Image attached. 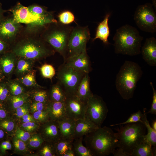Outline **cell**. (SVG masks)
<instances>
[{
    "mask_svg": "<svg viewBox=\"0 0 156 156\" xmlns=\"http://www.w3.org/2000/svg\"><path fill=\"white\" fill-rule=\"evenodd\" d=\"M93 94L90 88V79L89 73H86L78 87L76 95L81 99L87 101Z\"/></svg>",
    "mask_w": 156,
    "mask_h": 156,
    "instance_id": "603a6c76",
    "label": "cell"
},
{
    "mask_svg": "<svg viewBox=\"0 0 156 156\" xmlns=\"http://www.w3.org/2000/svg\"><path fill=\"white\" fill-rule=\"evenodd\" d=\"M143 39L135 27L128 24L124 25L116 30L113 37L114 52L131 56L139 55Z\"/></svg>",
    "mask_w": 156,
    "mask_h": 156,
    "instance_id": "3957f363",
    "label": "cell"
},
{
    "mask_svg": "<svg viewBox=\"0 0 156 156\" xmlns=\"http://www.w3.org/2000/svg\"><path fill=\"white\" fill-rule=\"evenodd\" d=\"M7 135L3 130L0 127V143L7 138Z\"/></svg>",
    "mask_w": 156,
    "mask_h": 156,
    "instance_id": "816d5d0a",
    "label": "cell"
},
{
    "mask_svg": "<svg viewBox=\"0 0 156 156\" xmlns=\"http://www.w3.org/2000/svg\"><path fill=\"white\" fill-rule=\"evenodd\" d=\"M146 108H144L142 120L147 131V133L145 135V140L149 142L152 146L156 147V131L151 127L147 118Z\"/></svg>",
    "mask_w": 156,
    "mask_h": 156,
    "instance_id": "4316f807",
    "label": "cell"
},
{
    "mask_svg": "<svg viewBox=\"0 0 156 156\" xmlns=\"http://www.w3.org/2000/svg\"><path fill=\"white\" fill-rule=\"evenodd\" d=\"M5 11L3 9L1 4L0 3V23L5 18L4 15Z\"/></svg>",
    "mask_w": 156,
    "mask_h": 156,
    "instance_id": "f5cc1de1",
    "label": "cell"
},
{
    "mask_svg": "<svg viewBox=\"0 0 156 156\" xmlns=\"http://www.w3.org/2000/svg\"><path fill=\"white\" fill-rule=\"evenodd\" d=\"M8 11L12 13L13 18L18 23L27 24L30 27H36L37 28L43 29H44L47 26L31 13L27 7L24 6L20 3Z\"/></svg>",
    "mask_w": 156,
    "mask_h": 156,
    "instance_id": "8fae6325",
    "label": "cell"
},
{
    "mask_svg": "<svg viewBox=\"0 0 156 156\" xmlns=\"http://www.w3.org/2000/svg\"><path fill=\"white\" fill-rule=\"evenodd\" d=\"M39 134L44 141L54 143L61 138L58 122L49 120L41 124Z\"/></svg>",
    "mask_w": 156,
    "mask_h": 156,
    "instance_id": "9a60e30c",
    "label": "cell"
},
{
    "mask_svg": "<svg viewBox=\"0 0 156 156\" xmlns=\"http://www.w3.org/2000/svg\"><path fill=\"white\" fill-rule=\"evenodd\" d=\"M83 138H75L72 144V150L75 156H93L89 149L83 144Z\"/></svg>",
    "mask_w": 156,
    "mask_h": 156,
    "instance_id": "83f0119b",
    "label": "cell"
},
{
    "mask_svg": "<svg viewBox=\"0 0 156 156\" xmlns=\"http://www.w3.org/2000/svg\"><path fill=\"white\" fill-rule=\"evenodd\" d=\"M63 156H75L73 150H70L66 153Z\"/></svg>",
    "mask_w": 156,
    "mask_h": 156,
    "instance_id": "db71d44e",
    "label": "cell"
},
{
    "mask_svg": "<svg viewBox=\"0 0 156 156\" xmlns=\"http://www.w3.org/2000/svg\"><path fill=\"white\" fill-rule=\"evenodd\" d=\"M44 140L39 134H36L31 136L28 140V146L31 149L40 148Z\"/></svg>",
    "mask_w": 156,
    "mask_h": 156,
    "instance_id": "74e56055",
    "label": "cell"
},
{
    "mask_svg": "<svg viewBox=\"0 0 156 156\" xmlns=\"http://www.w3.org/2000/svg\"><path fill=\"white\" fill-rule=\"evenodd\" d=\"M146 128L140 122L124 125L116 129L115 133L118 140V147L131 156L135 147L145 140Z\"/></svg>",
    "mask_w": 156,
    "mask_h": 156,
    "instance_id": "8992f818",
    "label": "cell"
},
{
    "mask_svg": "<svg viewBox=\"0 0 156 156\" xmlns=\"http://www.w3.org/2000/svg\"><path fill=\"white\" fill-rule=\"evenodd\" d=\"M150 85L153 91V100L150 110L148 112L151 114H156V90L153 86V83L151 82Z\"/></svg>",
    "mask_w": 156,
    "mask_h": 156,
    "instance_id": "7dc6e473",
    "label": "cell"
},
{
    "mask_svg": "<svg viewBox=\"0 0 156 156\" xmlns=\"http://www.w3.org/2000/svg\"><path fill=\"white\" fill-rule=\"evenodd\" d=\"M7 83H0V103L4 106L10 95Z\"/></svg>",
    "mask_w": 156,
    "mask_h": 156,
    "instance_id": "8d00e7d4",
    "label": "cell"
},
{
    "mask_svg": "<svg viewBox=\"0 0 156 156\" xmlns=\"http://www.w3.org/2000/svg\"><path fill=\"white\" fill-rule=\"evenodd\" d=\"M47 103H44L34 101L30 105L31 112L33 113L38 111H42L47 109Z\"/></svg>",
    "mask_w": 156,
    "mask_h": 156,
    "instance_id": "7bdbcfd3",
    "label": "cell"
},
{
    "mask_svg": "<svg viewBox=\"0 0 156 156\" xmlns=\"http://www.w3.org/2000/svg\"><path fill=\"white\" fill-rule=\"evenodd\" d=\"M143 72L140 66L131 61H125L117 74L115 81L116 89L124 99L132 98L138 81Z\"/></svg>",
    "mask_w": 156,
    "mask_h": 156,
    "instance_id": "7a4b0ae2",
    "label": "cell"
},
{
    "mask_svg": "<svg viewBox=\"0 0 156 156\" xmlns=\"http://www.w3.org/2000/svg\"><path fill=\"white\" fill-rule=\"evenodd\" d=\"M90 38L88 26L81 27L77 25L74 27L68 40L66 58L86 51V44Z\"/></svg>",
    "mask_w": 156,
    "mask_h": 156,
    "instance_id": "ba28073f",
    "label": "cell"
},
{
    "mask_svg": "<svg viewBox=\"0 0 156 156\" xmlns=\"http://www.w3.org/2000/svg\"><path fill=\"white\" fill-rule=\"evenodd\" d=\"M64 63L76 70L85 73H89L92 70L91 61L86 51L67 57Z\"/></svg>",
    "mask_w": 156,
    "mask_h": 156,
    "instance_id": "5bb4252c",
    "label": "cell"
},
{
    "mask_svg": "<svg viewBox=\"0 0 156 156\" xmlns=\"http://www.w3.org/2000/svg\"><path fill=\"white\" fill-rule=\"evenodd\" d=\"M42 77L45 78L52 80L55 74V70L53 66L50 64H45L40 68Z\"/></svg>",
    "mask_w": 156,
    "mask_h": 156,
    "instance_id": "d590c367",
    "label": "cell"
},
{
    "mask_svg": "<svg viewBox=\"0 0 156 156\" xmlns=\"http://www.w3.org/2000/svg\"><path fill=\"white\" fill-rule=\"evenodd\" d=\"M9 116V112L5 106H0V120Z\"/></svg>",
    "mask_w": 156,
    "mask_h": 156,
    "instance_id": "681fc988",
    "label": "cell"
},
{
    "mask_svg": "<svg viewBox=\"0 0 156 156\" xmlns=\"http://www.w3.org/2000/svg\"><path fill=\"white\" fill-rule=\"evenodd\" d=\"M143 59L151 66H156V39L152 37L147 38L141 49Z\"/></svg>",
    "mask_w": 156,
    "mask_h": 156,
    "instance_id": "2e32d148",
    "label": "cell"
},
{
    "mask_svg": "<svg viewBox=\"0 0 156 156\" xmlns=\"http://www.w3.org/2000/svg\"><path fill=\"white\" fill-rule=\"evenodd\" d=\"M33 117L35 120L40 124L50 120L49 112L47 109L34 113Z\"/></svg>",
    "mask_w": 156,
    "mask_h": 156,
    "instance_id": "ab89813d",
    "label": "cell"
},
{
    "mask_svg": "<svg viewBox=\"0 0 156 156\" xmlns=\"http://www.w3.org/2000/svg\"><path fill=\"white\" fill-rule=\"evenodd\" d=\"M86 73L76 70L64 63L59 67L57 82L66 96L76 95L78 87Z\"/></svg>",
    "mask_w": 156,
    "mask_h": 156,
    "instance_id": "52a82bcc",
    "label": "cell"
},
{
    "mask_svg": "<svg viewBox=\"0 0 156 156\" xmlns=\"http://www.w3.org/2000/svg\"><path fill=\"white\" fill-rule=\"evenodd\" d=\"M112 154L114 156H131L130 154L119 148H116Z\"/></svg>",
    "mask_w": 156,
    "mask_h": 156,
    "instance_id": "f907efd6",
    "label": "cell"
},
{
    "mask_svg": "<svg viewBox=\"0 0 156 156\" xmlns=\"http://www.w3.org/2000/svg\"><path fill=\"white\" fill-rule=\"evenodd\" d=\"M110 15V13H107L104 19L99 24L96 29L95 37L93 39L92 41L97 39H99L105 45L110 44L108 40L110 34L108 21Z\"/></svg>",
    "mask_w": 156,
    "mask_h": 156,
    "instance_id": "44dd1931",
    "label": "cell"
},
{
    "mask_svg": "<svg viewBox=\"0 0 156 156\" xmlns=\"http://www.w3.org/2000/svg\"><path fill=\"white\" fill-rule=\"evenodd\" d=\"M156 131V120H154L152 123V127Z\"/></svg>",
    "mask_w": 156,
    "mask_h": 156,
    "instance_id": "11a10c76",
    "label": "cell"
},
{
    "mask_svg": "<svg viewBox=\"0 0 156 156\" xmlns=\"http://www.w3.org/2000/svg\"><path fill=\"white\" fill-rule=\"evenodd\" d=\"M152 3L153 5H152L154 6V7L156 10V0H153Z\"/></svg>",
    "mask_w": 156,
    "mask_h": 156,
    "instance_id": "6f0895ef",
    "label": "cell"
},
{
    "mask_svg": "<svg viewBox=\"0 0 156 156\" xmlns=\"http://www.w3.org/2000/svg\"><path fill=\"white\" fill-rule=\"evenodd\" d=\"M0 127L8 135L14 133L15 127L14 121L10 116L0 120Z\"/></svg>",
    "mask_w": 156,
    "mask_h": 156,
    "instance_id": "1f68e13d",
    "label": "cell"
},
{
    "mask_svg": "<svg viewBox=\"0 0 156 156\" xmlns=\"http://www.w3.org/2000/svg\"><path fill=\"white\" fill-rule=\"evenodd\" d=\"M148 142L145 140L136 146L133 149L131 156H156V147L153 146Z\"/></svg>",
    "mask_w": 156,
    "mask_h": 156,
    "instance_id": "cb8c5ba5",
    "label": "cell"
},
{
    "mask_svg": "<svg viewBox=\"0 0 156 156\" xmlns=\"http://www.w3.org/2000/svg\"><path fill=\"white\" fill-rule=\"evenodd\" d=\"M48 110L50 120L57 122L68 118L64 102L49 101L47 104Z\"/></svg>",
    "mask_w": 156,
    "mask_h": 156,
    "instance_id": "d6986e66",
    "label": "cell"
},
{
    "mask_svg": "<svg viewBox=\"0 0 156 156\" xmlns=\"http://www.w3.org/2000/svg\"><path fill=\"white\" fill-rule=\"evenodd\" d=\"M29 107L28 102L25 103L15 109V115L18 118H21L24 115L28 113Z\"/></svg>",
    "mask_w": 156,
    "mask_h": 156,
    "instance_id": "ee69618b",
    "label": "cell"
},
{
    "mask_svg": "<svg viewBox=\"0 0 156 156\" xmlns=\"http://www.w3.org/2000/svg\"><path fill=\"white\" fill-rule=\"evenodd\" d=\"M21 27L13 18L5 17L0 23V38L10 44L15 40Z\"/></svg>",
    "mask_w": 156,
    "mask_h": 156,
    "instance_id": "4fadbf2b",
    "label": "cell"
},
{
    "mask_svg": "<svg viewBox=\"0 0 156 156\" xmlns=\"http://www.w3.org/2000/svg\"><path fill=\"white\" fill-rule=\"evenodd\" d=\"M4 75L0 67V80L2 79Z\"/></svg>",
    "mask_w": 156,
    "mask_h": 156,
    "instance_id": "9f6ffc18",
    "label": "cell"
},
{
    "mask_svg": "<svg viewBox=\"0 0 156 156\" xmlns=\"http://www.w3.org/2000/svg\"><path fill=\"white\" fill-rule=\"evenodd\" d=\"M40 154L43 156H55L53 143L44 141L40 147Z\"/></svg>",
    "mask_w": 156,
    "mask_h": 156,
    "instance_id": "836d02e7",
    "label": "cell"
},
{
    "mask_svg": "<svg viewBox=\"0 0 156 156\" xmlns=\"http://www.w3.org/2000/svg\"><path fill=\"white\" fill-rule=\"evenodd\" d=\"M29 100V95L24 93L17 96L10 95L7 102H8L12 107L16 109L28 102Z\"/></svg>",
    "mask_w": 156,
    "mask_h": 156,
    "instance_id": "f546056e",
    "label": "cell"
},
{
    "mask_svg": "<svg viewBox=\"0 0 156 156\" xmlns=\"http://www.w3.org/2000/svg\"><path fill=\"white\" fill-rule=\"evenodd\" d=\"M74 139H60L53 143L56 156H63L68 152L72 150V144Z\"/></svg>",
    "mask_w": 156,
    "mask_h": 156,
    "instance_id": "d4e9b609",
    "label": "cell"
},
{
    "mask_svg": "<svg viewBox=\"0 0 156 156\" xmlns=\"http://www.w3.org/2000/svg\"><path fill=\"white\" fill-rule=\"evenodd\" d=\"M87 102L76 95L66 96L64 103L67 117L75 120L85 118Z\"/></svg>",
    "mask_w": 156,
    "mask_h": 156,
    "instance_id": "7c38bea8",
    "label": "cell"
},
{
    "mask_svg": "<svg viewBox=\"0 0 156 156\" xmlns=\"http://www.w3.org/2000/svg\"><path fill=\"white\" fill-rule=\"evenodd\" d=\"M36 70H33L23 76L17 79L24 86L44 88L40 86L36 80Z\"/></svg>",
    "mask_w": 156,
    "mask_h": 156,
    "instance_id": "f1b7e54d",
    "label": "cell"
},
{
    "mask_svg": "<svg viewBox=\"0 0 156 156\" xmlns=\"http://www.w3.org/2000/svg\"><path fill=\"white\" fill-rule=\"evenodd\" d=\"M149 3L139 5L134 15L137 26L142 31L153 33L156 31V14Z\"/></svg>",
    "mask_w": 156,
    "mask_h": 156,
    "instance_id": "9c48e42d",
    "label": "cell"
},
{
    "mask_svg": "<svg viewBox=\"0 0 156 156\" xmlns=\"http://www.w3.org/2000/svg\"><path fill=\"white\" fill-rule=\"evenodd\" d=\"M59 22L65 25H68L75 21V17L71 11L66 10L60 13L58 16Z\"/></svg>",
    "mask_w": 156,
    "mask_h": 156,
    "instance_id": "e575fe53",
    "label": "cell"
},
{
    "mask_svg": "<svg viewBox=\"0 0 156 156\" xmlns=\"http://www.w3.org/2000/svg\"><path fill=\"white\" fill-rule=\"evenodd\" d=\"M6 139L0 143V156L4 155L7 150H10L12 148L10 142Z\"/></svg>",
    "mask_w": 156,
    "mask_h": 156,
    "instance_id": "f6af8a7d",
    "label": "cell"
},
{
    "mask_svg": "<svg viewBox=\"0 0 156 156\" xmlns=\"http://www.w3.org/2000/svg\"><path fill=\"white\" fill-rule=\"evenodd\" d=\"M99 127L86 117L75 121L74 139L83 138Z\"/></svg>",
    "mask_w": 156,
    "mask_h": 156,
    "instance_id": "e0dca14e",
    "label": "cell"
},
{
    "mask_svg": "<svg viewBox=\"0 0 156 156\" xmlns=\"http://www.w3.org/2000/svg\"><path fill=\"white\" fill-rule=\"evenodd\" d=\"M0 106H2V105H1V103H0Z\"/></svg>",
    "mask_w": 156,
    "mask_h": 156,
    "instance_id": "680465c9",
    "label": "cell"
},
{
    "mask_svg": "<svg viewBox=\"0 0 156 156\" xmlns=\"http://www.w3.org/2000/svg\"><path fill=\"white\" fill-rule=\"evenodd\" d=\"M75 121L67 118L58 122L61 138L74 139Z\"/></svg>",
    "mask_w": 156,
    "mask_h": 156,
    "instance_id": "ffe728a7",
    "label": "cell"
},
{
    "mask_svg": "<svg viewBox=\"0 0 156 156\" xmlns=\"http://www.w3.org/2000/svg\"><path fill=\"white\" fill-rule=\"evenodd\" d=\"M142 114L143 113L141 112L140 110H139L137 112L131 114L130 117L125 121L120 123L112 125L110 126L112 127L118 125H123L127 124L138 122H140L142 123Z\"/></svg>",
    "mask_w": 156,
    "mask_h": 156,
    "instance_id": "f35d334b",
    "label": "cell"
},
{
    "mask_svg": "<svg viewBox=\"0 0 156 156\" xmlns=\"http://www.w3.org/2000/svg\"><path fill=\"white\" fill-rule=\"evenodd\" d=\"M17 56L12 51H8L0 57V67L5 76H9L14 73Z\"/></svg>",
    "mask_w": 156,
    "mask_h": 156,
    "instance_id": "ac0fdd59",
    "label": "cell"
},
{
    "mask_svg": "<svg viewBox=\"0 0 156 156\" xmlns=\"http://www.w3.org/2000/svg\"><path fill=\"white\" fill-rule=\"evenodd\" d=\"M12 52L17 57L33 60H40L53 55L55 51L41 38H26L18 42L12 48Z\"/></svg>",
    "mask_w": 156,
    "mask_h": 156,
    "instance_id": "5b68a950",
    "label": "cell"
},
{
    "mask_svg": "<svg viewBox=\"0 0 156 156\" xmlns=\"http://www.w3.org/2000/svg\"><path fill=\"white\" fill-rule=\"evenodd\" d=\"M108 111L103 98L93 94L88 100L85 117L101 127L106 118Z\"/></svg>",
    "mask_w": 156,
    "mask_h": 156,
    "instance_id": "30bf717a",
    "label": "cell"
},
{
    "mask_svg": "<svg viewBox=\"0 0 156 156\" xmlns=\"http://www.w3.org/2000/svg\"><path fill=\"white\" fill-rule=\"evenodd\" d=\"M34 61V60L23 57L17 58L14 72L16 76L18 78L32 70Z\"/></svg>",
    "mask_w": 156,
    "mask_h": 156,
    "instance_id": "7402d4cb",
    "label": "cell"
},
{
    "mask_svg": "<svg viewBox=\"0 0 156 156\" xmlns=\"http://www.w3.org/2000/svg\"><path fill=\"white\" fill-rule=\"evenodd\" d=\"M83 140L93 156L108 155L118 147L115 133L106 126L100 127L85 135Z\"/></svg>",
    "mask_w": 156,
    "mask_h": 156,
    "instance_id": "6da1fadb",
    "label": "cell"
},
{
    "mask_svg": "<svg viewBox=\"0 0 156 156\" xmlns=\"http://www.w3.org/2000/svg\"><path fill=\"white\" fill-rule=\"evenodd\" d=\"M9 44L0 38V57L8 51Z\"/></svg>",
    "mask_w": 156,
    "mask_h": 156,
    "instance_id": "c3c4849f",
    "label": "cell"
},
{
    "mask_svg": "<svg viewBox=\"0 0 156 156\" xmlns=\"http://www.w3.org/2000/svg\"><path fill=\"white\" fill-rule=\"evenodd\" d=\"M50 101L64 102L66 96L62 89L57 82L51 87L49 92Z\"/></svg>",
    "mask_w": 156,
    "mask_h": 156,
    "instance_id": "484cf974",
    "label": "cell"
},
{
    "mask_svg": "<svg viewBox=\"0 0 156 156\" xmlns=\"http://www.w3.org/2000/svg\"><path fill=\"white\" fill-rule=\"evenodd\" d=\"M40 124L35 121L23 123L21 125V129L29 132H32L38 129Z\"/></svg>",
    "mask_w": 156,
    "mask_h": 156,
    "instance_id": "60d3db41",
    "label": "cell"
},
{
    "mask_svg": "<svg viewBox=\"0 0 156 156\" xmlns=\"http://www.w3.org/2000/svg\"><path fill=\"white\" fill-rule=\"evenodd\" d=\"M7 83L11 95L17 96L24 93V86L17 79L10 80Z\"/></svg>",
    "mask_w": 156,
    "mask_h": 156,
    "instance_id": "4dcf8cb0",
    "label": "cell"
},
{
    "mask_svg": "<svg viewBox=\"0 0 156 156\" xmlns=\"http://www.w3.org/2000/svg\"><path fill=\"white\" fill-rule=\"evenodd\" d=\"M73 27L59 22L49 24L43 31L41 38L63 57L67 58L68 45Z\"/></svg>",
    "mask_w": 156,
    "mask_h": 156,
    "instance_id": "277c9868",
    "label": "cell"
},
{
    "mask_svg": "<svg viewBox=\"0 0 156 156\" xmlns=\"http://www.w3.org/2000/svg\"><path fill=\"white\" fill-rule=\"evenodd\" d=\"M41 89L38 88L32 92V98L35 101L47 103L49 101V92Z\"/></svg>",
    "mask_w": 156,
    "mask_h": 156,
    "instance_id": "d6a6232c",
    "label": "cell"
},
{
    "mask_svg": "<svg viewBox=\"0 0 156 156\" xmlns=\"http://www.w3.org/2000/svg\"><path fill=\"white\" fill-rule=\"evenodd\" d=\"M13 143L15 149L17 151L23 152L27 150L26 145L24 142L16 138L14 140Z\"/></svg>",
    "mask_w": 156,
    "mask_h": 156,
    "instance_id": "bcb514c9",
    "label": "cell"
},
{
    "mask_svg": "<svg viewBox=\"0 0 156 156\" xmlns=\"http://www.w3.org/2000/svg\"><path fill=\"white\" fill-rule=\"evenodd\" d=\"M15 134L16 138L24 142L28 140L31 137L30 132L25 131L17 127L16 128Z\"/></svg>",
    "mask_w": 156,
    "mask_h": 156,
    "instance_id": "b9f144b4",
    "label": "cell"
}]
</instances>
